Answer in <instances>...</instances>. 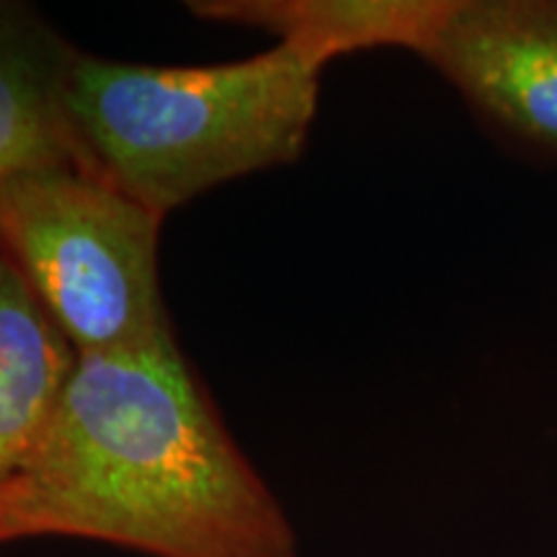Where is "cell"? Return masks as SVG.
I'll list each match as a JSON object with an SVG mask.
<instances>
[{"instance_id": "cell-3", "label": "cell", "mask_w": 557, "mask_h": 557, "mask_svg": "<svg viewBox=\"0 0 557 557\" xmlns=\"http://www.w3.org/2000/svg\"><path fill=\"white\" fill-rule=\"evenodd\" d=\"M160 214L81 169L0 186V250L75 357L176 338L160 287Z\"/></svg>"}, {"instance_id": "cell-5", "label": "cell", "mask_w": 557, "mask_h": 557, "mask_svg": "<svg viewBox=\"0 0 557 557\" xmlns=\"http://www.w3.org/2000/svg\"><path fill=\"white\" fill-rule=\"evenodd\" d=\"M81 50L29 5L0 3V186L45 169H81L67 94Z\"/></svg>"}, {"instance_id": "cell-7", "label": "cell", "mask_w": 557, "mask_h": 557, "mask_svg": "<svg viewBox=\"0 0 557 557\" xmlns=\"http://www.w3.org/2000/svg\"><path fill=\"white\" fill-rule=\"evenodd\" d=\"M75 361L73 346L0 250V491L45 434Z\"/></svg>"}, {"instance_id": "cell-4", "label": "cell", "mask_w": 557, "mask_h": 557, "mask_svg": "<svg viewBox=\"0 0 557 557\" xmlns=\"http://www.w3.org/2000/svg\"><path fill=\"white\" fill-rule=\"evenodd\" d=\"M418 54L487 129L557 160V0H447Z\"/></svg>"}, {"instance_id": "cell-1", "label": "cell", "mask_w": 557, "mask_h": 557, "mask_svg": "<svg viewBox=\"0 0 557 557\" xmlns=\"http://www.w3.org/2000/svg\"><path fill=\"white\" fill-rule=\"evenodd\" d=\"M29 537L148 557H299L287 511L176 338L75 361L0 491V545Z\"/></svg>"}, {"instance_id": "cell-6", "label": "cell", "mask_w": 557, "mask_h": 557, "mask_svg": "<svg viewBox=\"0 0 557 557\" xmlns=\"http://www.w3.org/2000/svg\"><path fill=\"white\" fill-rule=\"evenodd\" d=\"M447 0H194L189 11L214 24L274 34L325 70L341 54L406 47L418 50Z\"/></svg>"}, {"instance_id": "cell-2", "label": "cell", "mask_w": 557, "mask_h": 557, "mask_svg": "<svg viewBox=\"0 0 557 557\" xmlns=\"http://www.w3.org/2000/svg\"><path fill=\"white\" fill-rule=\"evenodd\" d=\"M320 75L287 45L176 67L81 52L67 94L81 171L169 218L227 181L302 158Z\"/></svg>"}]
</instances>
